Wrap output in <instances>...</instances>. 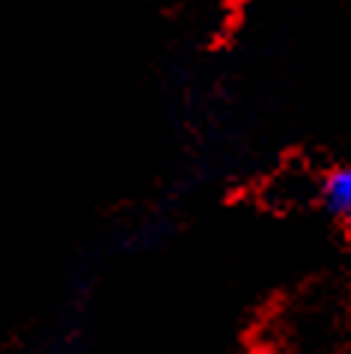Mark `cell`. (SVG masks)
<instances>
[{
    "mask_svg": "<svg viewBox=\"0 0 351 354\" xmlns=\"http://www.w3.org/2000/svg\"><path fill=\"white\" fill-rule=\"evenodd\" d=\"M345 223H348V230H351V212L345 214Z\"/></svg>",
    "mask_w": 351,
    "mask_h": 354,
    "instance_id": "cell-2",
    "label": "cell"
},
{
    "mask_svg": "<svg viewBox=\"0 0 351 354\" xmlns=\"http://www.w3.org/2000/svg\"><path fill=\"white\" fill-rule=\"evenodd\" d=\"M319 196H321V205H325L330 214L345 221V214L351 212V164L334 167V170L321 179Z\"/></svg>",
    "mask_w": 351,
    "mask_h": 354,
    "instance_id": "cell-1",
    "label": "cell"
}]
</instances>
